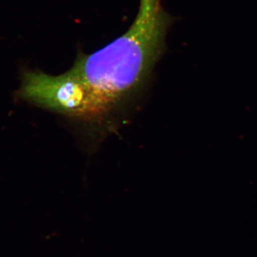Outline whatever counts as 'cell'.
<instances>
[{
  "mask_svg": "<svg viewBox=\"0 0 257 257\" xmlns=\"http://www.w3.org/2000/svg\"><path fill=\"white\" fill-rule=\"evenodd\" d=\"M173 21L161 0H140L124 35L90 55L79 52L70 69L87 87L93 124L101 127L143 89L165 52Z\"/></svg>",
  "mask_w": 257,
  "mask_h": 257,
  "instance_id": "obj_1",
  "label": "cell"
},
{
  "mask_svg": "<svg viewBox=\"0 0 257 257\" xmlns=\"http://www.w3.org/2000/svg\"><path fill=\"white\" fill-rule=\"evenodd\" d=\"M16 97L71 119L88 123L90 119L89 92L71 69L58 76L40 71H24Z\"/></svg>",
  "mask_w": 257,
  "mask_h": 257,
  "instance_id": "obj_2",
  "label": "cell"
}]
</instances>
